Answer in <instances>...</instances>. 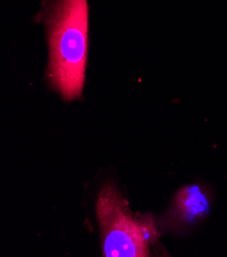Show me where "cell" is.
Returning <instances> with one entry per match:
<instances>
[{
    "label": "cell",
    "mask_w": 227,
    "mask_h": 257,
    "mask_svg": "<svg viewBox=\"0 0 227 257\" xmlns=\"http://www.w3.org/2000/svg\"><path fill=\"white\" fill-rule=\"evenodd\" d=\"M96 215L104 256H149L150 245L159 236L156 222L150 215L134 216L115 186L107 185L99 192Z\"/></svg>",
    "instance_id": "7a4b0ae2"
},
{
    "label": "cell",
    "mask_w": 227,
    "mask_h": 257,
    "mask_svg": "<svg viewBox=\"0 0 227 257\" xmlns=\"http://www.w3.org/2000/svg\"><path fill=\"white\" fill-rule=\"evenodd\" d=\"M42 17L48 36L49 82L66 100L79 98L88 58L87 0H50Z\"/></svg>",
    "instance_id": "6da1fadb"
},
{
    "label": "cell",
    "mask_w": 227,
    "mask_h": 257,
    "mask_svg": "<svg viewBox=\"0 0 227 257\" xmlns=\"http://www.w3.org/2000/svg\"><path fill=\"white\" fill-rule=\"evenodd\" d=\"M213 194L201 185H188L175 194L171 206L158 222L164 232L180 234L205 219L211 210Z\"/></svg>",
    "instance_id": "3957f363"
}]
</instances>
